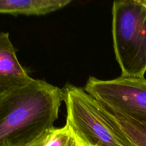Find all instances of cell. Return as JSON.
Segmentation results:
<instances>
[{"mask_svg": "<svg viewBox=\"0 0 146 146\" xmlns=\"http://www.w3.org/2000/svg\"><path fill=\"white\" fill-rule=\"evenodd\" d=\"M63 101L61 88L46 81L0 93V146H27L54 128Z\"/></svg>", "mask_w": 146, "mask_h": 146, "instance_id": "1", "label": "cell"}, {"mask_svg": "<svg viewBox=\"0 0 146 146\" xmlns=\"http://www.w3.org/2000/svg\"><path fill=\"white\" fill-rule=\"evenodd\" d=\"M61 90L66 125L84 146H134L116 118L84 88L68 84Z\"/></svg>", "mask_w": 146, "mask_h": 146, "instance_id": "2", "label": "cell"}, {"mask_svg": "<svg viewBox=\"0 0 146 146\" xmlns=\"http://www.w3.org/2000/svg\"><path fill=\"white\" fill-rule=\"evenodd\" d=\"M112 36L121 76L144 77L146 72V4L144 0L113 3Z\"/></svg>", "mask_w": 146, "mask_h": 146, "instance_id": "3", "label": "cell"}, {"mask_svg": "<svg viewBox=\"0 0 146 146\" xmlns=\"http://www.w3.org/2000/svg\"><path fill=\"white\" fill-rule=\"evenodd\" d=\"M84 89L107 109L139 122L146 123V79L121 76L111 80L90 76Z\"/></svg>", "mask_w": 146, "mask_h": 146, "instance_id": "4", "label": "cell"}, {"mask_svg": "<svg viewBox=\"0 0 146 146\" xmlns=\"http://www.w3.org/2000/svg\"><path fill=\"white\" fill-rule=\"evenodd\" d=\"M28 71L19 61L8 32H0V93L31 82Z\"/></svg>", "mask_w": 146, "mask_h": 146, "instance_id": "5", "label": "cell"}, {"mask_svg": "<svg viewBox=\"0 0 146 146\" xmlns=\"http://www.w3.org/2000/svg\"><path fill=\"white\" fill-rule=\"evenodd\" d=\"M71 0H0V14L43 16L64 8Z\"/></svg>", "mask_w": 146, "mask_h": 146, "instance_id": "6", "label": "cell"}, {"mask_svg": "<svg viewBox=\"0 0 146 146\" xmlns=\"http://www.w3.org/2000/svg\"><path fill=\"white\" fill-rule=\"evenodd\" d=\"M27 146H84L68 127L52 128Z\"/></svg>", "mask_w": 146, "mask_h": 146, "instance_id": "7", "label": "cell"}, {"mask_svg": "<svg viewBox=\"0 0 146 146\" xmlns=\"http://www.w3.org/2000/svg\"><path fill=\"white\" fill-rule=\"evenodd\" d=\"M109 112L121 124L134 146H146V123L139 122L123 115Z\"/></svg>", "mask_w": 146, "mask_h": 146, "instance_id": "8", "label": "cell"}, {"mask_svg": "<svg viewBox=\"0 0 146 146\" xmlns=\"http://www.w3.org/2000/svg\"><path fill=\"white\" fill-rule=\"evenodd\" d=\"M144 1H145V4H146V0H144Z\"/></svg>", "mask_w": 146, "mask_h": 146, "instance_id": "9", "label": "cell"}]
</instances>
